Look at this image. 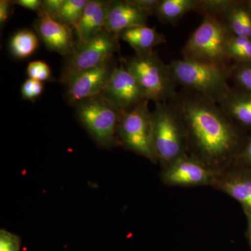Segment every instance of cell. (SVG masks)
Segmentation results:
<instances>
[{
	"instance_id": "cell-1",
	"label": "cell",
	"mask_w": 251,
	"mask_h": 251,
	"mask_svg": "<svg viewBox=\"0 0 251 251\" xmlns=\"http://www.w3.org/2000/svg\"><path fill=\"white\" fill-rule=\"evenodd\" d=\"M170 102L179 114L185 135L203 157L217 161L233 152L238 141L235 126L217 102L185 89Z\"/></svg>"
},
{
	"instance_id": "cell-19",
	"label": "cell",
	"mask_w": 251,
	"mask_h": 251,
	"mask_svg": "<svg viewBox=\"0 0 251 251\" xmlns=\"http://www.w3.org/2000/svg\"><path fill=\"white\" fill-rule=\"evenodd\" d=\"M39 39L33 31L21 30L15 34L10 41V50L15 57L27 58L35 52Z\"/></svg>"
},
{
	"instance_id": "cell-24",
	"label": "cell",
	"mask_w": 251,
	"mask_h": 251,
	"mask_svg": "<svg viewBox=\"0 0 251 251\" xmlns=\"http://www.w3.org/2000/svg\"><path fill=\"white\" fill-rule=\"evenodd\" d=\"M27 73L29 78L46 82L51 80L52 74L49 64L43 61H33L28 64Z\"/></svg>"
},
{
	"instance_id": "cell-33",
	"label": "cell",
	"mask_w": 251,
	"mask_h": 251,
	"mask_svg": "<svg viewBox=\"0 0 251 251\" xmlns=\"http://www.w3.org/2000/svg\"><path fill=\"white\" fill-rule=\"evenodd\" d=\"M249 3H250L251 7V1H250V2H249Z\"/></svg>"
},
{
	"instance_id": "cell-14",
	"label": "cell",
	"mask_w": 251,
	"mask_h": 251,
	"mask_svg": "<svg viewBox=\"0 0 251 251\" xmlns=\"http://www.w3.org/2000/svg\"><path fill=\"white\" fill-rule=\"evenodd\" d=\"M164 176L170 184L195 185L207 182L211 173L200 162L183 156L172 163Z\"/></svg>"
},
{
	"instance_id": "cell-12",
	"label": "cell",
	"mask_w": 251,
	"mask_h": 251,
	"mask_svg": "<svg viewBox=\"0 0 251 251\" xmlns=\"http://www.w3.org/2000/svg\"><path fill=\"white\" fill-rule=\"evenodd\" d=\"M38 15L34 27L46 47L66 57L70 55L76 44L72 28L51 18L44 10Z\"/></svg>"
},
{
	"instance_id": "cell-2",
	"label": "cell",
	"mask_w": 251,
	"mask_h": 251,
	"mask_svg": "<svg viewBox=\"0 0 251 251\" xmlns=\"http://www.w3.org/2000/svg\"><path fill=\"white\" fill-rule=\"evenodd\" d=\"M176 85L218 102L231 88L229 68L192 59H175L169 64Z\"/></svg>"
},
{
	"instance_id": "cell-17",
	"label": "cell",
	"mask_w": 251,
	"mask_h": 251,
	"mask_svg": "<svg viewBox=\"0 0 251 251\" xmlns=\"http://www.w3.org/2000/svg\"><path fill=\"white\" fill-rule=\"evenodd\" d=\"M122 39L135 51V54H143L153 52L156 46L166 43V36L158 32L156 29L147 25L138 26L126 29L119 34Z\"/></svg>"
},
{
	"instance_id": "cell-21",
	"label": "cell",
	"mask_w": 251,
	"mask_h": 251,
	"mask_svg": "<svg viewBox=\"0 0 251 251\" xmlns=\"http://www.w3.org/2000/svg\"><path fill=\"white\" fill-rule=\"evenodd\" d=\"M88 0H65L56 21L75 29L80 22Z\"/></svg>"
},
{
	"instance_id": "cell-4",
	"label": "cell",
	"mask_w": 251,
	"mask_h": 251,
	"mask_svg": "<svg viewBox=\"0 0 251 251\" xmlns=\"http://www.w3.org/2000/svg\"><path fill=\"white\" fill-rule=\"evenodd\" d=\"M75 106L79 120L98 146L110 149L121 143L118 127L124 112L101 94L85 99Z\"/></svg>"
},
{
	"instance_id": "cell-15",
	"label": "cell",
	"mask_w": 251,
	"mask_h": 251,
	"mask_svg": "<svg viewBox=\"0 0 251 251\" xmlns=\"http://www.w3.org/2000/svg\"><path fill=\"white\" fill-rule=\"evenodd\" d=\"M110 1L90 0L86 5L83 14L75 31L77 41L92 39L105 28Z\"/></svg>"
},
{
	"instance_id": "cell-13",
	"label": "cell",
	"mask_w": 251,
	"mask_h": 251,
	"mask_svg": "<svg viewBox=\"0 0 251 251\" xmlns=\"http://www.w3.org/2000/svg\"><path fill=\"white\" fill-rule=\"evenodd\" d=\"M149 15L138 9L129 0L110 1L105 21V30L119 36L122 31L147 25Z\"/></svg>"
},
{
	"instance_id": "cell-6",
	"label": "cell",
	"mask_w": 251,
	"mask_h": 251,
	"mask_svg": "<svg viewBox=\"0 0 251 251\" xmlns=\"http://www.w3.org/2000/svg\"><path fill=\"white\" fill-rule=\"evenodd\" d=\"M151 140L156 158L173 163L183 156L185 131L179 114L171 102L155 104L151 113Z\"/></svg>"
},
{
	"instance_id": "cell-8",
	"label": "cell",
	"mask_w": 251,
	"mask_h": 251,
	"mask_svg": "<svg viewBox=\"0 0 251 251\" xmlns=\"http://www.w3.org/2000/svg\"><path fill=\"white\" fill-rule=\"evenodd\" d=\"M145 100L129 112H124L118 127L120 143L138 154L156 160L151 140V112Z\"/></svg>"
},
{
	"instance_id": "cell-31",
	"label": "cell",
	"mask_w": 251,
	"mask_h": 251,
	"mask_svg": "<svg viewBox=\"0 0 251 251\" xmlns=\"http://www.w3.org/2000/svg\"><path fill=\"white\" fill-rule=\"evenodd\" d=\"M243 156L248 161L251 163V140L248 144L247 148L244 150Z\"/></svg>"
},
{
	"instance_id": "cell-9",
	"label": "cell",
	"mask_w": 251,
	"mask_h": 251,
	"mask_svg": "<svg viewBox=\"0 0 251 251\" xmlns=\"http://www.w3.org/2000/svg\"><path fill=\"white\" fill-rule=\"evenodd\" d=\"M198 11L219 18L232 36L251 39L250 3L232 0H200Z\"/></svg>"
},
{
	"instance_id": "cell-7",
	"label": "cell",
	"mask_w": 251,
	"mask_h": 251,
	"mask_svg": "<svg viewBox=\"0 0 251 251\" xmlns=\"http://www.w3.org/2000/svg\"><path fill=\"white\" fill-rule=\"evenodd\" d=\"M119 36L103 29L92 39L86 41H77L75 49L68 56L64 64L61 82L65 84L77 74L88 70L105 61L113 58L120 50Z\"/></svg>"
},
{
	"instance_id": "cell-18",
	"label": "cell",
	"mask_w": 251,
	"mask_h": 251,
	"mask_svg": "<svg viewBox=\"0 0 251 251\" xmlns=\"http://www.w3.org/2000/svg\"><path fill=\"white\" fill-rule=\"evenodd\" d=\"M200 0H161L154 16L163 24H176L191 11H197Z\"/></svg>"
},
{
	"instance_id": "cell-20",
	"label": "cell",
	"mask_w": 251,
	"mask_h": 251,
	"mask_svg": "<svg viewBox=\"0 0 251 251\" xmlns=\"http://www.w3.org/2000/svg\"><path fill=\"white\" fill-rule=\"evenodd\" d=\"M224 188L231 197L242 204L251 215V179L231 180L224 184Z\"/></svg>"
},
{
	"instance_id": "cell-30",
	"label": "cell",
	"mask_w": 251,
	"mask_h": 251,
	"mask_svg": "<svg viewBox=\"0 0 251 251\" xmlns=\"http://www.w3.org/2000/svg\"><path fill=\"white\" fill-rule=\"evenodd\" d=\"M14 4L19 5L25 9L36 11L38 14L44 10L43 1L41 0H17L14 1Z\"/></svg>"
},
{
	"instance_id": "cell-23",
	"label": "cell",
	"mask_w": 251,
	"mask_h": 251,
	"mask_svg": "<svg viewBox=\"0 0 251 251\" xmlns=\"http://www.w3.org/2000/svg\"><path fill=\"white\" fill-rule=\"evenodd\" d=\"M229 79L237 88L251 93V62L235 63L229 68Z\"/></svg>"
},
{
	"instance_id": "cell-5",
	"label": "cell",
	"mask_w": 251,
	"mask_h": 251,
	"mask_svg": "<svg viewBox=\"0 0 251 251\" xmlns=\"http://www.w3.org/2000/svg\"><path fill=\"white\" fill-rule=\"evenodd\" d=\"M125 67L139 82L147 100L155 103L169 102L177 94L169 65L153 52L135 54L123 61Z\"/></svg>"
},
{
	"instance_id": "cell-26",
	"label": "cell",
	"mask_w": 251,
	"mask_h": 251,
	"mask_svg": "<svg viewBox=\"0 0 251 251\" xmlns=\"http://www.w3.org/2000/svg\"><path fill=\"white\" fill-rule=\"evenodd\" d=\"M21 239L4 229L0 230V251H21Z\"/></svg>"
},
{
	"instance_id": "cell-22",
	"label": "cell",
	"mask_w": 251,
	"mask_h": 251,
	"mask_svg": "<svg viewBox=\"0 0 251 251\" xmlns=\"http://www.w3.org/2000/svg\"><path fill=\"white\" fill-rule=\"evenodd\" d=\"M226 53L229 60L235 63L251 62V39L231 36L226 46Z\"/></svg>"
},
{
	"instance_id": "cell-11",
	"label": "cell",
	"mask_w": 251,
	"mask_h": 251,
	"mask_svg": "<svg viewBox=\"0 0 251 251\" xmlns=\"http://www.w3.org/2000/svg\"><path fill=\"white\" fill-rule=\"evenodd\" d=\"M102 95L117 108L129 112L147 100L143 89L123 62L114 71Z\"/></svg>"
},
{
	"instance_id": "cell-28",
	"label": "cell",
	"mask_w": 251,
	"mask_h": 251,
	"mask_svg": "<svg viewBox=\"0 0 251 251\" xmlns=\"http://www.w3.org/2000/svg\"><path fill=\"white\" fill-rule=\"evenodd\" d=\"M64 2L65 0H44L43 1L44 11H45L51 18L57 20Z\"/></svg>"
},
{
	"instance_id": "cell-27",
	"label": "cell",
	"mask_w": 251,
	"mask_h": 251,
	"mask_svg": "<svg viewBox=\"0 0 251 251\" xmlns=\"http://www.w3.org/2000/svg\"><path fill=\"white\" fill-rule=\"evenodd\" d=\"M138 9L150 16L154 15L161 0H129Z\"/></svg>"
},
{
	"instance_id": "cell-25",
	"label": "cell",
	"mask_w": 251,
	"mask_h": 251,
	"mask_svg": "<svg viewBox=\"0 0 251 251\" xmlns=\"http://www.w3.org/2000/svg\"><path fill=\"white\" fill-rule=\"evenodd\" d=\"M44 82L34 80V79L28 78L25 81L21 87V95L24 100L34 101L36 99L41 97L44 92Z\"/></svg>"
},
{
	"instance_id": "cell-29",
	"label": "cell",
	"mask_w": 251,
	"mask_h": 251,
	"mask_svg": "<svg viewBox=\"0 0 251 251\" xmlns=\"http://www.w3.org/2000/svg\"><path fill=\"white\" fill-rule=\"evenodd\" d=\"M14 1L9 0H1L0 1V25L2 27L5 23L9 19L13 12V5Z\"/></svg>"
},
{
	"instance_id": "cell-16",
	"label": "cell",
	"mask_w": 251,
	"mask_h": 251,
	"mask_svg": "<svg viewBox=\"0 0 251 251\" xmlns=\"http://www.w3.org/2000/svg\"><path fill=\"white\" fill-rule=\"evenodd\" d=\"M232 123L251 126V93L231 87L217 102Z\"/></svg>"
},
{
	"instance_id": "cell-32",
	"label": "cell",
	"mask_w": 251,
	"mask_h": 251,
	"mask_svg": "<svg viewBox=\"0 0 251 251\" xmlns=\"http://www.w3.org/2000/svg\"><path fill=\"white\" fill-rule=\"evenodd\" d=\"M250 241H251V227H250Z\"/></svg>"
},
{
	"instance_id": "cell-10",
	"label": "cell",
	"mask_w": 251,
	"mask_h": 251,
	"mask_svg": "<svg viewBox=\"0 0 251 251\" xmlns=\"http://www.w3.org/2000/svg\"><path fill=\"white\" fill-rule=\"evenodd\" d=\"M117 67L115 58L77 74L66 82L67 100L73 105L102 94Z\"/></svg>"
},
{
	"instance_id": "cell-3",
	"label": "cell",
	"mask_w": 251,
	"mask_h": 251,
	"mask_svg": "<svg viewBox=\"0 0 251 251\" xmlns=\"http://www.w3.org/2000/svg\"><path fill=\"white\" fill-rule=\"evenodd\" d=\"M203 16L202 23L183 48V57L206 64L230 67L226 46L232 34L219 18L211 15Z\"/></svg>"
}]
</instances>
